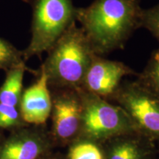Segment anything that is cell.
I'll return each instance as SVG.
<instances>
[{"label": "cell", "mask_w": 159, "mask_h": 159, "mask_svg": "<svg viewBox=\"0 0 159 159\" xmlns=\"http://www.w3.org/2000/svg\"><path fill=\"white\" fill-rule=\"evenodd\" d=\"M140 0H94L77 8L76 21L95 54L102 56L122 49L142 25Z\"/></svg>", "instance_id": "1"}, {"label": "cell", "mask_w": 159, "mask_h": 159, "mask_svg": "<svg viewBox=\"0 0 159 159\" xmlns=\"http://www.w3.org/2000/svg\"><path fill=\"white\" fill-rule=\"evenodd\" d=\"M41 66L50 90L80 89L93 57V51L85 33L72 23L47 52Z\"/></svg>", "instance_id": "2"}, {"label": "cell", "mask_w": 159, "mask_h": 159, "mask_svg": "<svg viewBox=\"0 0 159 159\" xmlns=\"http://www.w3.org/2000/svg\"><path fill=\"white\" fill-rule=\"evenodd\" d=\"M33 8L31 40L22 51L26 61L48 52L71 24L76 22L73 0H24Z\"/></svg>", "instance_id": "3"}, {"label": "cell", "mask_w": 159, "mask_h": 159, "mask_svg": "<svg viewBox=\"0 0 159 159\" xmlns=\"http://www.w3.org/2000/svg\"><path fill=\"white\" fill-rule=\"evenodd\" d=\"M83 104L80 138L104 144L122 134L137 132L128 114L117 105L77 89Z\"/></svg>", "instance_id": "4"}, {"label": "cell", "mask_w": 159, "mask_h": 159, "mask_svg": "<svg viewBox=\"0 0 159 159\" xmlns=\"http://www.w3.org/2000/svg\"><path fill=\"white\" fill-rule=\"evenodd\" d=\"M111 100L128 114L137 132L159 142V97L136 80L122 81Z\"/></svg>", "instance_id": "5"}, {"label": "cell", "mask_w": 159, "mask_h": 159, "mask_svg": "<svg viewBox=\"0 0 159 159\" xmlns=\"http://www.w3.org/2000/svg\"><path fill=\"white\" fill-rule=\"evenodd\" d=\"M52 127L49 133L55 146L68 147L80 138L83 104L77 89L51 90Z\"/></svg>", "instance_id": "6"}, {"label": "cell", "mask_w": 159, "mask_h": 159, "mask_svg": "<svg viewBox=\"0 0 159 159\" xmlns=\"http://www.w3.org/2000/svg\"><path fill=\"white\" fill-rule=\"evenodd\" d=\"M55 147L46 125H27L0 142V159H43Z\"/></svg>", "instance_id": "7"}, {"label": "cell", "mask_w": 159, "mask_h": 159, "mask_svg": "<svg viewBox=\"0 0 159 159\" xmlns=\"http://www.w3.org/2000/svg\"><path fill=\"white\" fill-rule=\"evenodd\" d=\"M136 75L134 69L120 61L94 55L80 89L101 98L111 100L125 77Z\"/></svg>", "instance_id": "8"}, {"label": "cell", "mask_w": 159, "mask_h": 159, "mask_svg": "<svg viewBox=\"0 0 159 159\" xmlns=\"http://www.w3.org/2000/svg\"><path fill=\"white\" fill-rule=\"evenodd\" d=\"M37 80L23 90L19 105L20 114L29 125H46L50 118L52 94L44 71L40 67Z\"/></svg>", "instance_id": "9"}, {"label": "cell", "mask_w": 159, "mask_h": 159, "mask_svg": "<svg viewBox=\"0 0 159 159\" xmlns=\"http://www.w3.org/2000/svg\"><path fill=\"white\" fill-rule=\"evenodd\" d=\"M102 146L105 159H158L156 142L138 132L120 135Z\"/></svg>", "instance_id": "10"}, {"label": "cell", "mask_w": 159, "mask_h": 159, "mask_svg": "<svg viewBox=\"0 0 159 159\" xmlns=\"http://www.w3.org/2000/svg\"><path fill=\"white\" fill-rule=\"evenodd\" d=\"M26 71L38 75V71L27 68L25 63L6 71V77L0 87V103L19 108L23 92V78Z\"/></svg>", "instance_id": "11"}, {"label": "cell", "mask_w": 159, "mask_h": 159, "mask_svg": "<svg viewBox=\"0 0 159 159\" xmlns=\"http://www.w3.org/2000/svg\"><path fill=\"white\" fill-rule=\"evenodd\" d=\"M66 159H105L102 144L84 138H78L68 147Z\"/></svg>", "instance_id": "12"}, {"label": "cell", "mask_w": 159, "mask_h": 159, "mask_svg": "<svg viewBox=\"0 0 159 159\" xmlns=\"http://www.w3.org/2000/svg\"><path fill=\"white\" fill-rule=\"evenodd\" d=\"M137 80L152 94L159 97V47L153 51Z\"/></svg>", "instance_id": "13"}, {"label": "cell", "mask_w": 159, "mask_h": 159, "mask_svg": "<svg viewBox=\"0 0 159 159\" xmlns=\"http://www.w3.org/2000/svg\"><path fill=\"white\" fill-rule=\"evenodd\" d=\"M25 63L22 51H19L11 43L0 38V69L8 71L13 67Z\"/></svg>", "instance_id": "14"}, {"label": "cell", "mask_w": 159, "mask_h": 159, "mask_svg": "<svg viewBox=\"0 0 159 159\" xmlns=\"http://www.w3.org/2000/svg\"><path fill=\"white\" fill-rule=\"evenodd\" d=\"M20 114L19 108L0 103V130H11L27 126Z\"/></svg>", "instance_id": "15"}, {"label": "cell", "mask_w": 159, "mask_h": 159, "mask_svg": "<svg viewBox=\"0 0 159 159\" xmlns=\"http://www.w3.org/2000/svg\"><path fill=\"white\" fill-rule=\"evenodd\" d=\"M141 27L148 30L159 42V4L143 9Z\"/></svg>", "instance_id": "16"}, {"label": "cell", "mask_w": 159, "mask_h": 159, "mask_svg": "<svg viewBox=\"0 0 159 159\" xmlns=\"http://www.w3.org/2000/svg\"><path fill=\"white\" fill-rule=\"evenodd\" d=\"M43 159H66L64 156L58 154V153H54V152H52L51 154H49V156L45 157Z\"/></svg>", "instance_id": "17"}, {"label": "cell", "mask_w": 159, "mask_h": 159, "mask_svg": "<svg viewBox=\"0 0 159 159\" xmlns=\"http://www.w3.org/2000/svg\"><path fill=\"white\" fill-rule=\"evenodd\" d=\"M158 159H159V149L158 150Z\"/></svg>", "instance_id": "18"}, {"label": "cell", "mask_w": 159, "mask_h": 159, "mask_svg": "<svg viewBox=\"0 0 159 159\" xmlns=\"http://www.w3.org/2000/svg\"><path fill=\"white\" fill-rule=\"evenodd\" d=\"M2 140V135H1V134H0V142H1Z\"/></svg>", "instance_id": "19"}]
</instances>
